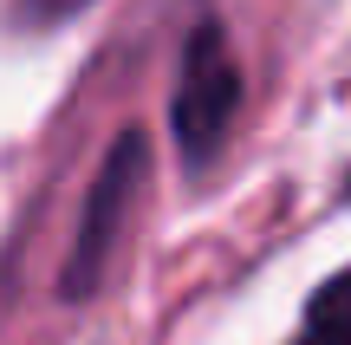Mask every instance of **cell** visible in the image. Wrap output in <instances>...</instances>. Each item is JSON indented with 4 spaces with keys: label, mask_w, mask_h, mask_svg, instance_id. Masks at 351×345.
Returning a JSON list of instances; mask_svg holds the SVG:
<instances>
[{
    "label": "cell",
    "mask_w": 351,
    "mask_h": 345,
    "mask_svg": "<svg viewBox=\"0 0 351 345\" xmlns=\"http://www.w3.org/2000/svg\"><path fill=\"white\" fill-rule=\"evenodd\" d=\"M234 104H241V72H234V59H228L221 33L202 26V33L189 39L182 85H176V137H182V156H189V163L215 156V143H221Z\"/></svg>",
    "instance_id": "obj_1"
},
{
    "label": "cell",
    "mask_w": 351,
    "mask_h": 345,
    "mask_svg": "<svg viewBox=\"0 0 351 345\" xmlns=\"http://www.w3.org/2000/svg\"><path fill=\"white\" fill-rule=\"evenodd\" d=\"M137 176H143V137H137V130H124L117 150H111V163L98 169V189H91L78 248H72V261H65V294H72V300L91 294V281H98V267H104V248H111V235H117V215H124Z\"/></svg>",
    "instance_id": "obj_2"
},
{
    "label": "cell",
    "mask_w": 351,
    "mask_h": 345,
    "mask_svg": "<svg viewBox=\"0 0 351 345\" xmlns=\"http://www.w3.org/2000/svg\"><path fill=\"white\" fill-rule=\"evenodd\" d=\"M300 345H351V274H332L313 294L300 326Z\"/></svg>",
    "instance_id": "obj_3"
},
{
    "label": "cell",
    "mask_w": 351,
    "mask_h": 345,
    "mask_svg": "<svg viewBox=\"0 0 351 345\" xmlns=\"http://www.w3.org/2000/svg\"><path fill=\"white\" fill-rule=\"evenodd\" d=\"M91 0H20V20L26 26H59V20H72V13H85Z\"/></svg>",
    "instance_id": "obj_4"
}]
</instances>
